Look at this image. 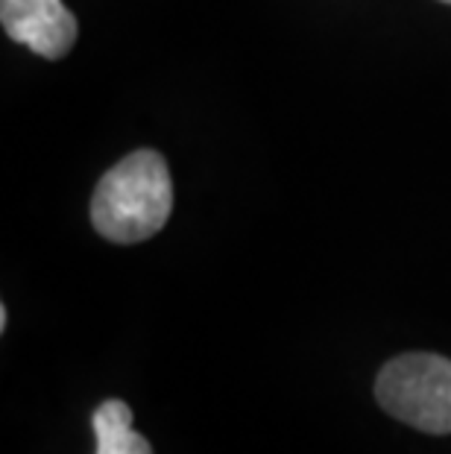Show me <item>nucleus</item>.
<instances>
[{
	"label": "nucleus",
	"mask_w": 451,
	"mask_h": 454,
	"mask_svg": "<svg viewBox=\"0 0 451 454\" xmlns=\"http://www.w3.org/2000/svg\"><path fill=\"white\" fill-rule=\"evenodd\" d=\"M174 208V182L156 150H136L97 182L91 223L112 244H138L165 229Z\"/></svg>",
	"instance_id": "f257e3e1"
},
{
	"label": "nucleus",
	"mask_w": 451,
	"mask_h": 454,
	"mask_svg": "<svg viewBox=\"0 0 451 454\" xmlns=\"http://www.w3.org/2000/svg\"><path fill=\"white\" fill-rule=\"evenodd\" d=\"M376 399L390 417L428 434H451V361L408 352L384 364Z\"/></svg>",
	"instance_id": "f03ea898"
},
{
	"label": "nucleus",
	"mask_w": 451,
	"mask_h": 454,
	"mask_svg": "<svg viewBox=\"0 0 451 454\" xmlns=\"http://www.w3.org/2000/svg\"><path fill=\"white\" fill-rule=\"evenodd\" d=\"M0 24L12 42L42 59H62L80 35V24L62 0H0Z\"/></svg>",
	"instance_id": "7ed1b4c3"
},
{
	"label": "nucleus",
	"mask_w": 451,
	"mask_h": 454,
	"mask_svg": "<svg viewBox=\"0 0 451 454\" xmlns=\"http://www.w3.org/2000/svg\"><path fill=\"white\" fill-rule=\"evenodd\" d=\"M91 425L97 437V454H152L150 442L132 428V411L127 402H103L94 411Z\"/></svg>",
	"instance_id": "20e7f679"
},
{
	"label": "nucleus",
	"mask_w": 451,
	"mask_h": 454,
	"mask_svg": "<svg viewBox=\"0 0 451 454\" xmlns=\"http://www.w3.org/2000/svg\"><path fill=\"white\" fill-rule=\"evenodd\" d=\"M439 4H448L451 6V0H439Z\"/></svg>",
	"instance_id": "39448f33"
}]
</instances>
